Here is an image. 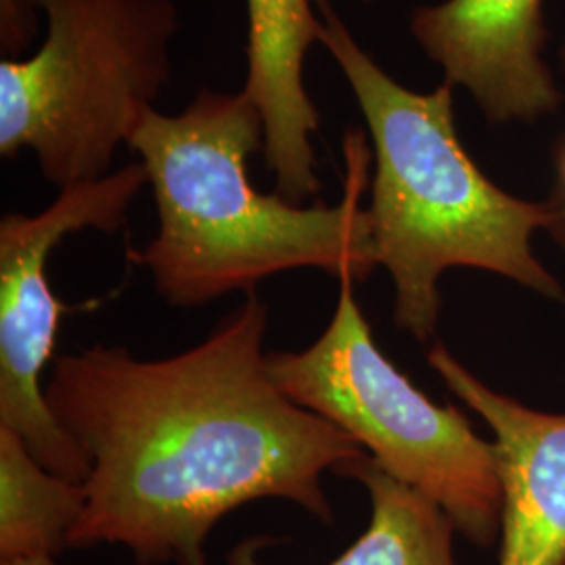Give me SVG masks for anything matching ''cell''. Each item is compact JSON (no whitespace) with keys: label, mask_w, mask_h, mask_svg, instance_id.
Returning a JSON list of instances; mask_svg holds the SVG:
<instances>
[{"label":"cell","mask_w":565,"mask_h":565,"mask_svg":"<svg viewBox=\"0 0 565 565\" xmlns=\"http://www.w3.org/2000/svg\"><path fill=\"white\" fill-rule=\"evenodd\" d=\"M266 324L254 291L181 354L139 361L93 345L61 356L44 401L90 461L67 546H126L139 565H205L212 530L258 499L333 524L323 473L364 448L275 384Z\"/></svg>","instance_id":"6da1fadb"},{"label":"cell","mask_w":565,"mask_h":565,"mask_svg":"<svg viewBox=\"0 0 565 565\" xmlns=\"http://www.w3.org/2000/svg\"><path fill=\"white\" fill-rule=\"evenodd\" d=\"M128 147L141 158L158 207V235L141 263L170 306L254 294L258 282L296 268L359 282L380 266L361 205L371 151L359 130L343 141L342 202L310 207L249 181L247 160L264 151V121L243 90L203 88L181 114L151 109Z\"/></svg>","instance_id":"7a4b0ae2"},{"label":"cell","mask_w":565,"mask_h":565,"mask_svg":"<svg viewBox=\"0 0 565 565\" xmlns=\"http://www.w3.org/2000/svg\"><path fill=\"white\" fill-rule=\"evenodd\" d=\"M321 44L338 63L363 114L375 156L369 214L377 263L394 285V324L417 342L436 338L440 277L486 270L565 303V289L539 260L545 202L515 198L490 181L457 132L455 86L429 93L392 78L354 39L329 0H315Z\"/></svg>","instance_id":"3957f363"},{"label":"cell","mask_w":565,"mask_h":565,"mask_svg":"<svg viewBox=\"0 0 565 565\" xmlns=\"http://www.w3.org/2000/svg\"><path fill=\"white\" fill-rule=\"evenodd\" d=\"M41 49L0 61V156L28 149L60 189L111 172L170 81L174 0H34Z\"/></svg>","instance_id":"277c9868"},{"label":"cell","mask_w":565,"mask_h":565,"mask_svg":"<svg viewBox=\"0 0 565 565\" xmlns=\"http://www.w3.org/2000/svg\"><path fill=\"white\" fill-rule=\"evenodd\" d=\"M352 279L340 281L323 335L302 352H268L275 384L352 436L387 476L445 511L469 543L501 536L503 486L494 443L457 406L431 403L373 342Z\"/></svg>","instance_id":"5b68a950"},{"label":"cell","mask_w":565,"mask_h":565,"mask_svg":"<svg viewBox=\"0 0 565 565\" xmlns=\"http://www.w3.org/2000/svg\"><path fill=\"white\" fill-rule=\"evenodd\" d=\"M149 184L141 162L60 189L39 214L0 221V427L13 429L49 471L82 482L90 461L44 401L42 371L55 352L61 302L46 279L51 252L86 228L118 233Z\"/></svg>","instance_id":"8992f818"},{"label":"cell","mask_w":565,"mask_h":565,"mask_svg":"<svg viewBox=\"0 0 565 565\" xmlns=\"http://www.w3.org/2000/svg\"><path fill=\"white\" fill-rule=\"evenodd\" d=\"M411 36L490 124H534L564 93L545 60V0H443L411 15Z\"/></svg>","instance_id":"52a82bcc"},{"label":"cell","mask_w":565,"mask_h":565,"mask_svg":"<svg viewBox=\"0 0 565 565\" xmlns=\"http://www.w3.org/2000/svg\"><path fill=\"white\" fill-rule=\"evenodd\" d=\"M427 363L492 429L503 486L499 565H565V413L490 387L443 343Z\"/></svg>","instance_id":"ba28073f"},{"label":"cell","mask_w":565,"mask_h":565,"mask_svg":"<svg viewBox=\"0 0 565 565\" xmlns=\"http://www.w3.org/2000/svg\"><path fill=\"white\" fill-rule=\"evenodd\" d=\"M247 2V76L243 93L264 121V163L282 200L303 205L321 189L312 137L321 114L303 82L310 49L321 44L315 0Z\"/></svg>","instance_id":"9c48e42d"},{"label":"cell","mask_w":565,"mask_h":565,"mask_svg":"<svg viewBox=\"0 0 565 565\" xmlns=\"http://www.w3.org/2000/svg\"><path fill=\"white\" fill-rule=\"evenodd\" d=\"M363 484L371 520L363 534L329 565H457L455 532L440 507L387 476L366 452L333 471ZM231 565H258L239 548Z\"/></svg>","instance_id":"30bf717a"},{"label":"cell","mask_w":565,"mask_h":565,"mask_svg":"<svg viewBox=\"0 0 565 565\" xmlns=\"http://www.w3.org/2000/svg\"><path fill=\"white\" fill-rule=\"evenodd\" d=\"M86 505L82 482L49 471L0 427V562L57 557Z\"/></svg>","instance_id":"8fae6325"},{"label":"cell","mask_w":565,"mask_h":565,"mask_svg":"<svg viewBox=\"0 0 565 565\" xmlns=\"http://www.w3.org/2000/svg\"><path fill=\"white\" fill-rule=\"evenodd\" d=\"M41 28V11L34 0H0V53L4 60H21Z\"/></svg>","instance_id":"7c38bea8"},{"label":"cell","mask_w":565,"mask_h":565,"mask_svg":"<svg viewBox=\"0 0 565 565\" xmlns=\"http://www.w3.org/2000/svg\"><path fill=\"white\" fill-rule=\"evenodd\" d=\"M545 203L548 207L546 233L565 256V135L553 145V182Z\"/></svg>","instance_id":"4fadbf2b"},{"label":"cell","mask_w":565,"mask_h":565,"mask_svg":"<svg viewBox=\"0 0 565 565\" xmlns=\"http://www.w3.org/2000/svg\"><path fill=\"white\" fill-rule=\"evenodd\" d=\"M0 565H57L55 557H39V559H20V562H0Z\"/></svg>","instance_id":"5bb4252c"},{"label":"cell","mask_w":565,"mask_h":565,"mask_svg":"<svg viewBox=\"0 0 565 565\" xmlns=\"http://www.w3.org/2000/svg\"><path fill=\"white\" fill-rule=\"evenodd\" d=\"M559 61H562V70H564L565 74V39L562 42V49H559Z\"/></svg>","instance_id":"9a60e30c"},{"label":"cell","mask_w":565,"mask_h":565,"mask_svg":"<svg viewBox=\"0 0 565 565\" xmlns=\"http://www.w3.org/2000/svg\"><path fill=\"white\" fill-rule=\"evenodd\" d=\"M359 2H373V0H359Z\"/></svg>","instance_id":"2e32d148"}]
</instances>
